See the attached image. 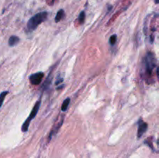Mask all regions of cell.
<instances>
[{
	"label": "cell",
	"instance_id": "obj_8",
	"mask_svg": "<svg viewBox=\"0 0 159 158\" xmlns=\"http://www.w3.org/2000/svg\"><path fill=\"white\" fill-rule=\"evenodd\" d=\"M65 11H64V9H60V10L57 12V15H56L55 16L56 23H58L59 21H61V20L65 17Z\"/></svg>",
	"mask_w": 159,
	"mask_h": 158
},
{
	"label": "cell",
	"instance_id": "obj_14",
	"mask_svg": "<svg viewBox=\"0 0 159 158\" xmlns=\"http://www.w3.org/2000/svg\"><path fill=\"white\" fill-rule=\"evenodd\" d=\"M54 1H55V0H53V2H54Z\"/></svg>",
	"mask_w": 159,
	"mask_h": 158
},
{
	"label": "cell",
	"instance_id": "obj_9",
	"mask_svg": "<svg viewBox=\"0 0 159 158\" xmlns=\"http://www.w3.org/2000/svg\"><path fill=\"white\" fill-rule=\"evenodd\" d=\"M70 102H71V99H70V98H68V99H66L65 101H64L63 103H62V105H61L62 111L65 112L67 109H68V105H69V104H70Z\"/></svg>",
	"mask_w": 159,
	"mask_h": 158
},
{
	"label": "cell",
	"instance_id": "obj_10",
	"mask_svg": "<svg viewBox=\"0 0 159 158\" xmlns=\"http://www.w3.org/2000/svg\"><path fill=\"white\" fill-rule=\"evenodd\" d=\"M8 94H9V91H2V92L0 94V108H1L2 105V103H3V102H4L5 98H6V96Z\"/></svg>",
	"mask_w": 159,
	"mask_h": 158
},
{
	"label": "cell",
	"instance_id": "obj_1",
	"mask_svg": "<svg viewBox=\"0 0 159 158\" xmlns=\"http://www.w3.org/2000/svg\"><path fill=\"white\" fill-rule=\"evenodd\" d=\"M143 67L144 69V73L148 79L150 78L154 74V69L157 68V59L155 54L152 52H148L146 54L143 61Z\"/></svg>",
	"mask_w": 159,
	"mask_h": 158
},
{
	"label": "cell",
	"instance_id": "obj_12",
	"mask_svg": "<svg viewBox=\"0 0 159 158\" xmlns=\"http://www.w3.org/2000/svg\"><path fill=\"white\" fill-rule=\"evenodd\" d=\"M116 35H115V34H113V36H111L110 38V43L112 45V46H113V45L116 44Z\"/></svg>",
	"mask_w": 159,
	"mask_h": 158
},
{
	"label": "cell",
	"instance_id": "obj_13",
	"mask_svg": "<svg viewBox=\"0 0 159 158\" xmlns=\"http://www.w3.org/2000/svg\"><path fill=\"white\" fill-rule=\"evenodd\" d=\"M158 2H159V0H155V2L156 3V4H158Z\"/></svg>",
	"mask_w": 159,
	"mask_h": 158
},
{
	"label": "cell",
	"instance_id": "obj_7",
	"mask_svg": "<svg viewBox=\"0 0 159 158\" xmlns=\"http://www.w3.org/2000/svg\"><path fill=\"white\" fill-rule=\"evenodd\" d=\"M62 122H63V119H62V120L61 121V122H59L58 124H57V126H55V127H54V128H53V129L51 130V133H50V136H49V139H51V137H52L53 136H54V134H56V133H57V132H58L59 129H60V127L61 126Z\"/></svg>",
	"mask_w": 159,
	"mask_h": 158
},
{
	"label": "cell",
	"instance_id": "obj_4",
	"mask_svg": "<svg viewBox=\"0 0 159 158\" xmlns=\"http://www.w3.org/2000/svg\"><path fill=\"white\" fill-rule=\"evenodd\" d=\"M44 77V74L43 72H37L35 74H33L30 76L29 79L30 83L33 85H38L41 82L42 79Z\"/></svg>",
	"mask_w": 159,
	"mask_h": 158
},
{
	"label": "cell",
	"instance_id": "obj_2",
	"mask_svg": "<svg viewBox=\"0 0 159 158\" xmlns=\"http://www.w3.org/2000/svg\"><path fill=\"white\" fill-rule=\"evenodd\" d=\"M48 18V12H41L39 13L36 14L34 16L31 17L27 23V30L29 32L35 30L37 28V26L44 22L46 19Z\"/></svg>",
	"mask_w": 159,
	"mask_h": 158
},
{
	"label": "cell",
	"instance_id": "obj_6",
	"mask_svg": "<svg viewBox=\"0 0 159 158\" xmlns=\"http://www.w3.org/2000/svg\"><path fill=\"white\" fill-rule=\"evenodd\" d=\"M20 42V38L17 36H11L9 39V45L10 46H14Z\"/></svg>",
	"mask_w": 159,
	"mask_h": 158
},
{
	"label": "cell",
	"instance_id": "obj_3",
	"mask_svg": "<svg viewBox=\"0 0 159 158\" xmlns=\"http://www.w3.org/2000/svg\"><path fill=\"white\" fill-rule=\"evenodd\" d=\"M40 103H41V100H40H40L37 101V102L35 103V105H34L32 111H31L29 117L26 119V121L24 122V123H23V125H22V127H21L22 132H23V133H26V132H27L28 129H29V125H30V122L34 119V118L36 117L37 112H38L39 108H40Z\"/></svg>",
	"mask_w": 159,
	"mask_h": 158
},
{
	"label": "cell",
	"instance_id": "obj_5",
	"mask_svg": "<svg viewBox=\"0 0 159 158\" xmlns=\"http://www.w3.org/2000/svg\"><path fill=\"white\" fill-rule=\"evenodd\" d=\"M138 137L141 138L144 135V133L148 129V123L143 121V119H139L138 122Z\"/></svg>",
	"mask_w": 159,
	"mask_h": 158
},
{
	"label": "cell",
	"instance_id": "obj_11",
	"mask_svg": "<svg viewBox=\"0 0 159 158\" xmlns=\"http://www.w3.org/2000/svg\"><path fill=\"white\" fill-rule=\"evenodd\" d=\"M85 13L84 11H82V12H81V13L79 14V18H78L79 23H80V24H82V23H84V21H85Z\"/></svg>",
	"mask_w": 159,
	"mask_h": 158
}]
</instances>
